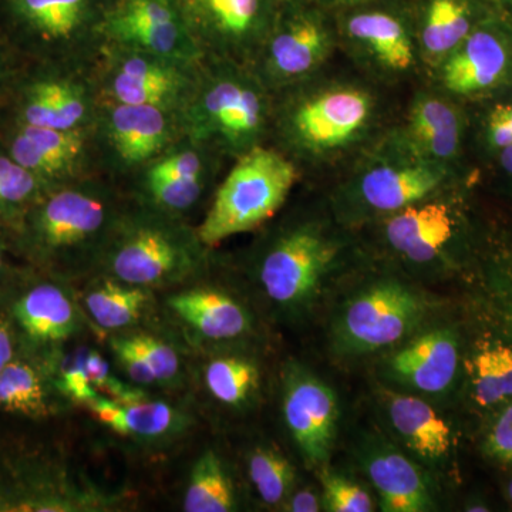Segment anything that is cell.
I'll return each mask as SVG.
<instances>
[{
	"label": "cell",
	"instance_id": "obj_1",
	"mask_svg": "<svg viewBox=\"0 0 512 512\" xmlns=\"http://www.w3.org/2000/svg\"><path fill=\"white\" fill-rule=\"evenodd\" d=\"M128 202L123 185L103 174L57 185L9 235L10 247L43 274L84 281L96 274Z\"/></svg>",
	"mask_w": 512,
	"mask_h": 512
},
{
	"label": "cell",
	"instance_id": "obj_2",
	"mask_svg": "<svg viewBox=\"0 0 512 512\" xmlns=\"http://www.w3.org/2000/svg\"><path fill=\"white\" fill-rule=\"evenodd\" d=\"M375 87L353 77L320 73L275 94L269 143L299 168L356 157L383 130Z\"/></svg>",
	"mask_w": 512,
	"mask_h": 512
},
{
	"label": "cell",
	"instance_id": "obj_3",
	"mask_svg": "<svg viewBox=\"0 0 512 512\" xmlns=\"http://www.w3.org/2000/svg\"><path fill=\"white\" fill-rule=\"evenodd\" d=\"M211 251L187 218L130 198L96 274L154 292L170 291L204 275Z\"/></svg>",
	"mask_w": 512,
	"mask_h": 512
},
{
	"label": "cell",
	"instance_id": "obj_4",
	"mask_svg": "<svg viewBox=\"0 0 512 512\" xmlns=\"http://www.w3.org/2000/svg\"><path fill=\"white\" fill-rule=\"evenodd\" d=\"M274 94L251 66L202 57L200 79L181 111L184 136L227 161L269 143Z\"/></svg>",
	"mask_w": 512,
	"mask_h": 512
},
{
	"label": "cell",
	"instance_id": "obj_5",
	"mask_svg": "<svg viewBox=\"0 0 512 512\" xmlns=\"http://www.w3.org/2000/svg\"><path fill=\"white\" fill-rule=\"evenodd\" d=\"M460 171L431 161L399 127L379 134L356 157L336 190L339 214L350 221L383 218L456 185Z\"/></svg>",
	"mask_w": 512,
	"mask_h": 512
},
{
	"label": "cell",
	"instance_id": "obj_6",
	"mask_svg": "<svg viewBox=\"0 0 512 512\" xmlns=\"http://www.w3.org/2000/svg\"><path fill=\"white\" fill-rule=\"evenodd\" d=\"M299 177L301 168L272 144L235 158L197 225L201 241L214 249L225 239L261 228L284 207Z\"/></svg>",
	"mask_w": 512,
	"mask_h": 512
},
{
	"label": "cell",
	"instance_id": "obj_7",
	"mask_svg": "<svg viewBox=\"0 0 512 512\" xmlns=\"http://www.w3.org/2000/svg\"><path fill=\"white\" fill-rule=\"evenodd\" d=\"M345 249L328 225L299 221L276 229L259 251L256 278L266 298L284 311L311 301Z\"/></svg>",
	"mask_w": 512,
	"mask_h": 512
},
{
	"label": "cell",
	"instance_id": "obj_8",
	"mask_svg": "<svg viewBox=\"0 0 512 512\" xmlns=\"http://www.w3.org/2000/svg\"><path fill=\"white\" fill-rule=\"evenodd\" d=\"M94 63L35 62L23 67L5 103L6 123L60 130L92 128L101 97Z\"/></svg>",
	"mask_w": 512,
	"mask_h": 512
},
{
	"label": "cell",
	"instance_id": "obj_9",
	"mask_svg": "<svg viewBox=\"0 0 512 512\" xmlns=\"http://www.w3.org/2000/svg\"><path fill=\"white\" fill-rule=\"evenodd\" d=\"M201 62L104 43L93 67L101 101L181 113L197 89Z\"/></svg>",
	"mask_w": 512,
	"mask_h": 512
},
{
	"label": "cell",
	"instance_id": "obj_10",
	"mask_svg": "<svg viewBox=\"0 0 512 512\" xmlns=\"http://www.w3.org/2000/svg\"><path fill=\"white\" fill-rule=\"evenodd\" d=\"M26 53L35 62L94 63L110 6L100 0H8Z\"/></svg>",
	"mask_w": 512,
	"mask_h": 512
},
{
	"label": "cell",
	"instance_id": "obj_11",
	"mask_svg": "<svg viewBox=\"0 0 512 512\" xmlns=\"http://www.w3.org/2000/svg\"><path fill=\"white\" fill-rule=\"evenodd\" d=\"M100 174L120 185L184 136L180 113L101 101L93 126Z\"/></svg>",
	"mask_w": 512,
	"mask_h": 512
},
{
	"label": "cell",
	"instance_id": "obj_12",
	"mask_svg": "<svg viewBox=\"0 0 512 512\" xmlns=\"http://www.w3.org/2000/svg\"><path fill=\"white\" fill-rule=\"evenodd\" d=\"M12 461L0 470V512H106L126 505V495L101 490L56 458Z\"/></svg>",
	"mask_w": 512,
	"mask_h": 512
},
{
	"label": "cell",
	"instance_id": "obj_13",
	"mask_svg": "<svg viewBox=\"0 0 512 512\" xmlns=\"http://www.w3.org/2000/svg\"><path fill=\"white\" fill-rule=\"evenodd\" d=\"M336 49L338 29L316 10L278 6L271 30L251 67L275 96L323 73Z\"/></svg>",
	"mask_w": 512,
	"mask_h": 512
},
{
	"label": "cell",
	"instance_id": "obj_14",
	"mask_svg": "<svg viewBox=\"0 0 512 512\" xmlns=\"http://www.w3.org/2000/svg\"><path fill=\"white\" fill-rule=\"evenodd\" d=\"M429 76L430 86L461 104L512 93V28L483 20Z\"/></svg>",
	"mask_w": 512,
	"mask_h": 512
},
{
	"label": "cell",
	"instance_id": "obj_15",
	"mask_svg": "<svg viewBox=\"0 0 512 512\" xmlns=\"http://www.w3.org/2000/svg\"><path fill=\"white\" fill-rule=\"evenodd\" d=\"M339 49L373 83H397L423 72L414 23L384 9L349 13L338 25Z\"/></svg>",
	"mask_w": 512,
	"mask_h": 512
},
{
	"label": "cell",
	"instance_id": "obj_16",
	"mask_svg": "<svg viewBox=\"0 0 512 512\" xmlns=\"http://www.w3.org/2000/svg\"><path fill=\"white\" fill-rule=\"evenodd\" d=\"M195 42L207 57L251 66L278 10L276 0H180Z\"/></svg>",
	"mask_w": 512,
	"mask_h": 512
},
{
	"label": "cell",
	"instance_id": "obj_17",
	"mask_svg": "<svg viewBox=\"0 0 512 512\" xmlns=\"http://www.w3.org/2000/svg\"><path fill=\"white\" fill-rule=\"evenodd\" d=\"M423 302L409 286L382 281L357 293L336 323L340 349L369 353L389 348L416 328Z\"/></svg>",
	"mask_w": 512,
	"mask_h": 512
},
{
	"label": "cell",
	"instance_id": "obj_18",
	"mask_svg": "<svg viewBox=\"0 0 512 512\" xmlns=\"http://www.w3.org/2000/svg\"><path fill=\"white\" fill-rule=\"evenodd\" d=\"M23 288L13 295L10 322L19 343L42 359L62 350L90 323L70 282L40 272Z\"/></svg>",
	"mask_w": 512,
	"mask_h": 512
},
{
	"label": "cell",
	"instance_id": "obj_19",
	"mask_svg": "<svg viewBox=\"0 0 512 512\" xmlns=\"http://www.w3.org/2000/svg\"><path fill=\"white\" fill-rule=\"evenodd\" d=\"M0 140L10 156L50 188L100 174L93 127L60 130L5 123Z\"/></svg>",
	"mask_w": 512,
	"mask_h": 512
},
{
	"label": "cell",
	"instance_id": "obj_20",
	"mask_svg": "<svg viewBox=\"0 0 512 512\" xmlns=\"http://www.w3.org/2000/svg\"><path fill=\"white\" fill-rule=\"evenodd\" d=\"M104 43L200 62L180 0H114L104 19Z\"/></svg>",
	"mask_w": 512,
	"mask_h": 512
},
{
	"label": "cell",
	"instance_id": "obj_21",
	"mask_svg": "<svg viewBox=\"0 0 512 512\" xmlns=\"http://www.w3.org/2000/svg\"><path fill=\"white\" fill-rule=\"evenodd\" d=\"M201 278V276H200ZM200 278L170 289L161 312L191 346L214 345L245 338L254 329L251 313L220 286Z\"/></svg>",
	"mask_w": 512,
	"mask_h": 512
},
{
	"label": "cell",
	"instance_id": "obj_22",
	"mask_svg": "<svg viewBox=\"0 0 512 512\" xmlns=\"http://www.w3.org/2000/svg\"><path fill=\"white\" fill-rule=\"evenodd\" d=\"M282 413L309 466L328 460L338 426V400L328 384L299 366L289 367L282 386Z\"/></svg>",
	"mask_w": 512,
	"mask_h": 512
},
{
	"label": "cell",
	"instance_id": "obj_23",
	"mask_svg": "<svg viewBox=\"0 0 512 512\" xmlns=\"http://www.w3.org/2000/svg\"><path fill=\"white\" fill-rule=\"evenodd\" d=\"M463 106L433 86L424 87L414 94L397 127L423 156L461 171L467 131Z\"/></svg>",
	"mask_w": 512,
	"mask_h": 512
},
{
	"label": "cell",
	"instance_id": "obj_24",
	"mask_svg": "<svg viewBox=\"0 0 512 512\" xmlns=\"http://www.w3.org/2000/svg\"><path fill=\"white\" fill-rule=\"evenodd\" d=\"M446 194L383 217L387 247L414 264H430L440 258L460 231L458 212L453 202L444 198Z\"/></svg>",
	"mask_w": 512,
	"mask_h": 512
},
{
	"label": "cell",
	"instance_id": "obj_25",
	"mask_svg": "<svg viewBox=\"0 0 512 512\" xmlns=\"http://www.w3.org/2000/svg\"><path fill=\"white\" fill-rule=\"evenodd\" d=\"M84 406L107 429L138 446H171L194 426V417L187 409L151 396L140 402L121 404L99 394Z\"/></svg>",
	"mask_w": 512,
	"mask_h": 512
},
{
	"label": "cell",
	"instance_id": "obj_26",
	"mask_svg": "<svg viewBox=\"0 0 512 512\" xmlns=\"http://www.w3.org/2000/svg\"><path fill=\"white\" fill-rule=\"evenodd\" d=\"M77 299L89 322L110 333L143 328L157 306L156 292L104 274L84 279Z\"/></svg>",
	"mask_w": 512,
	"mask_h": 512
},
{
	"label": "cell",
	"instance_id": "obj_27",
	"mask_svg": "<svg viewBox=\"0 0 512 512\" xmlns=\"http://www.w3.org/2000/svg\"><path fill=\"white\" fill-rule=\"evenodd\" d=\"M460 362V349L453 332L446 329L426 333L396 353L394 375L414 389L426 393L446 392L454 382Z\"/></svg>",
	"mask_w": 512,
	"mask_h": 512
},
{
	"label": "cell",
	"instance_id": "obj_28",
	"mask_svg": "<svg viewBox=\"0 0 512 512\" xmlns=\"http://www.w3.org/2000/svg\"><path fill=\"white\" fill-rule=\"evenodd\" d=\"M483 20L471 0H427L414 22L423 72L436 69Z\"/></svg>",
	"mask_w": 512,
	"mask_h": 512
},
{
	"label": "cell",
	"instance_id": "obj_29",
	"mask_svg": "<svg viewBox=\"0 0 512 512\" xmlns=\"http://www.w3.org/2000/svg\"><path fill=\"white\" fill-rule=\"evenodd\" d=\"M67 402L56 389L46 359L18 356L0 372V410L30 420H45Z\"/></svg>",
	"mask_w": 512,
	"mask_h": 512
},
{
	"label": "cell",
	"instance_id": "obj_30",
	"mask_svg": "<svg viewBox=\"0 0 512 512\" xmlns=\"http://www.w3.org/2000/svg\"><path fill=\"white\" fill-rule=\"evenodd\" d=\"M367 474L386 512H423L433 508L426 478L412 461L394 450H380L367 458Z\"/></svg>",
	"mask_w": 512,
	"mask_h": 512
},
{
	"label": "cell",
	"instance_id": "obj_31",
	"mask_svg": "<svg viewBox=\"0 0 512 512\" xmlns=\"http://www.w3.org/2000/svg\"><path fill=\"white\" fill-rule=\"evenodd\" d=\"M202 390L227 409L241 410L255 399L261 386V369L251 357L235 353H211L198 366Z\"/></svg>",
	"mask_w": 512,
	"mask_h": 512
},
{
	"label": "cell",
	"instance_id": "obj_32",
	"mask_svg": "<svg viewBox=\"0 0 512 512\" xmlns=\"http://www.w3.org/2000/svg\"><path fill=\"white\" fill-rule=\"evenodd\" d=\"M389 417L393 429L414 453L427 460L447 456L451 448V430L433 407L413 396H392Z\"/></svg>",
	"mask_w": 512,
	"mask_h": 512
},
{
	"label": "cell",
	"instance_id": "obj_33",
	"mask_svg": "<svg viewBox=\"0 0 512 512\" xmlns=\"http://www.w3.org/2000/svg\"><path fill=\"white\" fill-rule=\"evenodd\" d=\"M485 316L512 346V242L487 252L477 276Z\"/></svg>",
	"mask_w": 512,
	"mask_h": 512
},
{
	"label": "cell",
	"instance_id": "obj_34",
	"mask_svg": "<svg viewBox=\"0 0 512 512\" xmlns=\"http://www.w3.org/2000/svg\"><path fill=\"white\" fill-rule=\"evenodd\" d=\"M238 500L234 481L217 451L207 450L195 460L185 485L183 511L231 512Z\"/></svg>",
	"mask_w": 512,
	"mask_h": 512
},
{
	"label": "cell",
	"instance_id": "obj_35",
	"mask_svg": "<svg viewBox=\"0 0 512 512\" xmlns=\"http://www.w3.org/2000/svg\"><path fill=\"white\" fill-rule=\"evenodd\" d=\"M471 389L478 406L494 407L512 400V346L504 340L481 343L471 357Z\"/></svg>",
	"mask_w": 512,
	"mask_h": 512
},
{
	"label": "cell",
	"instance_id": "obj_36",
	"mask_svg": "<svg viewBox=\"0 0 512 512\" xmlns=\"http://www.w3.org/2000/svg\"><path fill=\"white\" fill-rule=\"evenodd\" d=\"M47 190L49 185L10 156L0 140V229L8 237Z\"/></svg>",
	"mask_w": 512,
	"mask_h": 512
},
{
	"label": "cell",
	"instance_id": "obj_37",
	"mask_svg": "<svg viewBox=\"0 0 512 512\" xmlns=\"http://www.w3.org/2000/svg\"><path fill=\"white\" fill-rule=\"evenodd\" d=\"M146 360L156 376L160 389H181L187 377L185 360L181 350L170 342V338L157 335L144 328L120 332Z\"/></svg>",
	"mask_w": 512,
	"mask_h": 512
},
{
	"label": "cell",
	"instance_id": "obj_38",
	"mask_svg": "<svg viewBox=\"0 0 512 512\" xmlns=\"http://www.w3.org/2000/svg\"><path fill=\"white\" fill-rule=\"evenodd\" d=\"M248 474L259 498L271 507H282L292 493L295 471L275 448L255 447L248 457Z\"/></svg>",
	"mask_w": 512,
	"mask_h": 512
},
{
	"label": "cell",
	"instance_id": "obj_39",
	"mask_svg": "<svg viewBox=\"0 0 512 512\" xmlns=\"http://www.w3.org/2000/svg\"><path fill=\"white\" fill-rule=\"evenodd\" d=\"M89 349L86 346H79L70 352H63L62 349L45 357L53 383L67 402L84 406L100 394L87 376L86 357Z\"/></svg>",
	"mask_w": 512,
	"mask_h": 512
},
{
	"label": "cell",
	"instance_id": "obj_40",
	"mask_svg": "<svg viewBox=\"0 0 512 512\" xmlns=\"http://www.w3.org/2000/svg\"><path fill=\"white\" fill-rule=\"evenodd\" d=\"M490 103L481 121V143L495 157L512 146V93Z\"/></svg>",
	"mask_w": 512,
	"mask_h": 512
},
{
	"label": "cell",
	"instance_id": "obj_41",
	"mask_svg": "<svg viewBox=\"0 0 512 512\" xmlns=\"http://www.w3.org/2000/svg\"><path fill=\"white\" fill-rule=\"evenodd\" d=\"M323 501L326 510L332 512H370L375 503L367 491L359 485L335 474L322 477Z\"/></svg>",
	"mask_w": 512,
	"mask_h": 512
},
{
	"label": "cell",
	"instance_id": "obj_42",
	"mask_svg": "<svg viewBox=\"0 0 512 512\" xmlns=\"http://www.w3.org/2000/svg\"><path fill=\"white\" fill-rule=\"evenodd\" d=\"M110 349L113 352L116 365L119 367L128 382L136 384L143 389L158 387V382L154 373L151 372L146 360L140 355V352L130 342L123 333H113L110 338Z\"/></svg>",
	"mask_w": 512,
	"mask_h": 512
},
{
	"label": "cell",
	"instance_id": "obj_43",
	"mask_svg": "<svg viewBox=\"0 0 512 512\" xmlns=\"http://www.w3.org/2000/svg\"><path fill=\"white\" fill-rule=\"evenodd\" d=\"M484 451L494 460L512 466V400L491 421L485 434Z\"/></svg>",
	"mask_w": 512,
	"mask_h": 512
},
{
	"label": "cell",
	"instance_id": "obj_44",
	"mask_svg": "<svg viewBox=\"0 0 512 512\" xmlns=\"http://www.w3.org/2000/svg\"><path fill=\"white\" fill-rule=\"evenodd\" d=\"M22 53L15 46L6 45L0 40V103L8 99L23 66L19 57Z\"/></svg>",
	"mask_w": 512,
	"mask_h": 512
},
{
	"label": "cell",
	"instance_id": "obj_45",
	"mask_svg": "<svg viewBox=\"0 0 512 512\" xmlns=\"http://www.w3.org/2000/svg\"><path fill=\"white\" fill-rule=\"evenodd\" d=\"M18 336L10 319L0 315V372L18 356Z\"/></svg>",
	"mask_w": 512,
	"mask_h": 512
},
{
	"label": "cell",
	"instance_id": "obj_46",
	"mask_svg": "<svg viewBox=\"0 0 512 512\" xmlns=\"http://www.w3.org/2000/svg\"><path fill=\"white\" fill-rule=\"evenodd\" d=\"M86 370L90 383L93 384L94 389L99 393L101 387L113 376L111 375L110 363L96 349H89V352H87Z\"/></svg>",
	"mask_w": 512,
	"mask_h": 512
},
{
	"label": "cell",
	"instance_id": "obj_47",
	"mask_svg": "<svg viewBox=\"0 0 512 512\" xmlns=\"http://www.w3.org/2000/svg\"><path fill=\"white\" fill-rule=\"evenodd\" d=\"M282 510L289 512H318L320 510L318 494L311 490V488L291 493L286 498L284 505H282Z\"/></svg>",
	"mask_w": 512,
	"mask_h": 512
},
{
	"label": "cell",
	"instance_id": "obj_48",
	"mask_svg": "<svg viewBox=\"0 0 512 512\" xmlns=\"http://www.w3.org/2000/svg\"><path fill=\"white\" fill-rule=\"evenodd\" d=\"M10 247L8 234L0 229V298L8 296L10 289L15 286V274L12 266L6 261V254Z\"/></svg>",
	"mask_w": 512,
	"mask_h": 512
},
{
	"label": "cell",
	"instance_id": "obj_49",
	"mask_svg": "<svg viewBox=\"0 0 512 512\" xmlns=\"http://www.w3.org/2000/svg\"><path fill=\"white\" fill-rule=\"evenodd\" d=\"M495 160H497V165L501 173L512 180V146L500 151V153L495 156Z\"/></svg>",
	"mask_w": 512,
	"mask_h": 512
},
{
	"label": "cell",
	"instance_id": "obj_50",
	"mask_svg": "<svg viewBox=\"0 0 512 512\" xmlns=\"http://www.w3.org/2000/svg\"><path fill=\"white\" fill-rule=\"evenodd\" d=\"M494 2H497L498 5L504 6V8L512 9V0H494Z\"/></svg>",
	"mask_w": 512,
	"mask_h": 512
},
{
	"label": "cell",
	"instance_id": "obj_51",
	"mask_svg": "<svg viewBox=\"0 0 512 512\" xmlns=\"http://www.w3.org/2000/svg\"><path fill=\"white\" fill-rule=\"evenodd\" d=\"M340 3H348V5H357V3H366L369 0H338Z\"/></svg>",
	"mask_w": 512,
	"mask_h": 512
},
{
	"label": "cell",
	"instance_id": "obj_52",
	"mask_svg": "<svg viewBox=\"0 0 512 512\" xmlns=\"http://www.w3.org/2000/svg\"><path fill=\"white\" fill-rule=\"evenodd\" d=\"M507 494H508V500H510V503L512 505V478L510 481H508Z\"/></svg>",
	"mask_w": 512,
	"mask_h": 512
}]
</instances>
